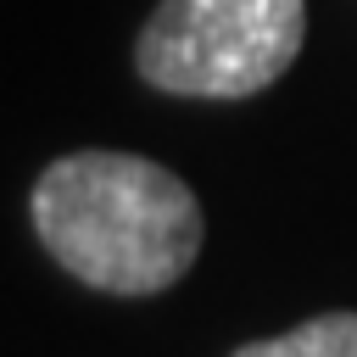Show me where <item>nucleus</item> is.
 <instances>
[{"label":"nucleus","mask_w":357,"mask_h":357,"mask_svg":"<svg viewBox=\"0 0 357 357\" xmlns=\"http://www.w3.org/2000/svg\"><path fill=\"white\" fill-rule=\"evenodd\" d=\"M33 229L73 279L112 296L167 290L206 234L190 184L128 151L56 156L33 184Z\"/></svg>","instance_id":"1"},{"label":"nucleus","mask_w":357,"mask_h":357,"mask_svg":"<svg viewBox=\"0 0 357 357\" xmlns=\"http://www.w3.org/2000/svg\"><path fill=\"white\" fill-rule=\"evenodd\" d=\"M301 39V0H162L139 28L134 61L167 95L245 100L296 61Z\"/></svg>","instance_id":"2"},{"label":"nucleus","mask_w":357,"mask_h":357,"mask_svg":"<svg viewBox=\"0 0 357 357\" xmlns=\"http://www.w3.org/2000/svg\"><path fill=\"white\" fill-rule=\"evenodd\" d=\"M234 357H357V312H324L307 318L273 340H251Z\"/></svg>","instance_id":"3"}]
</instances>
